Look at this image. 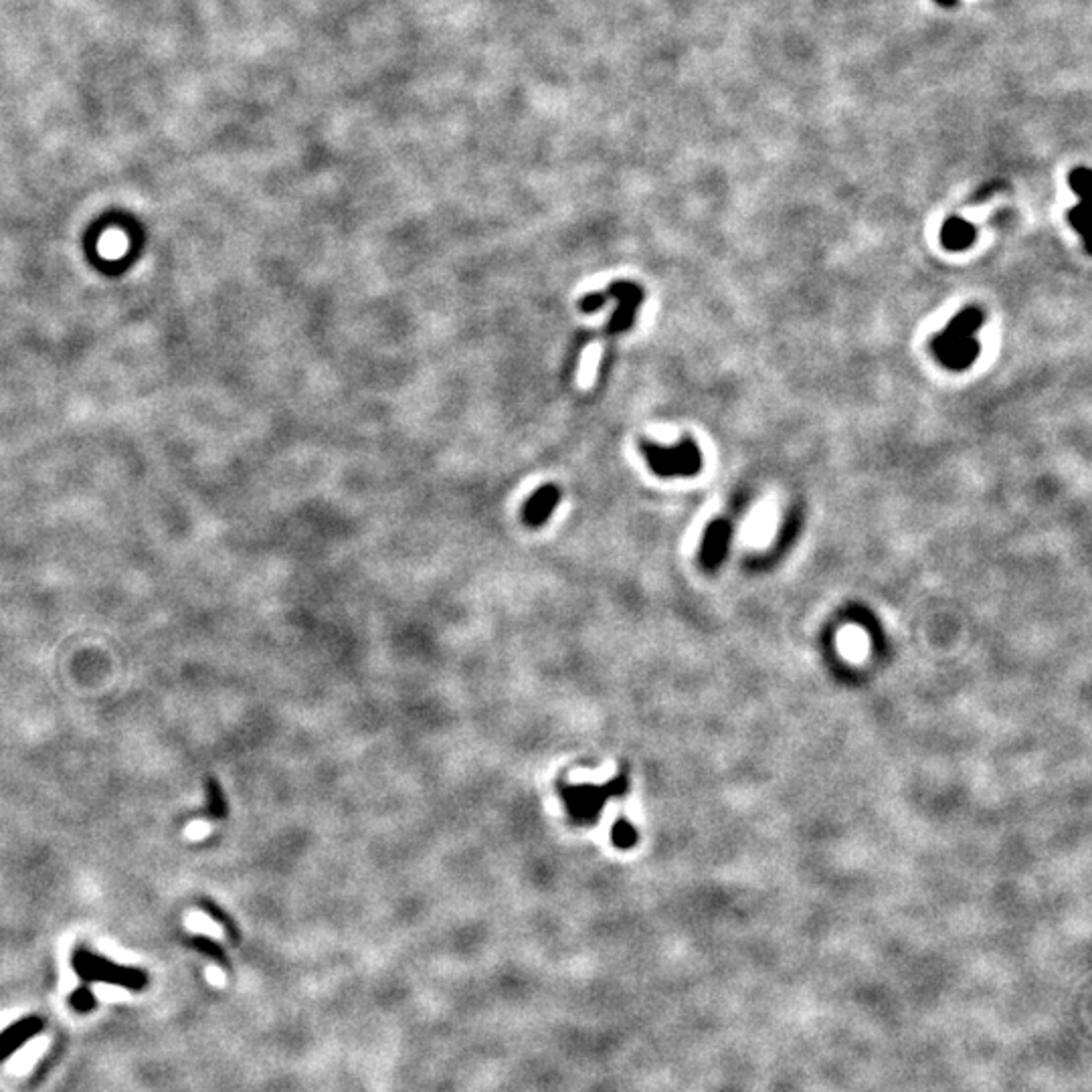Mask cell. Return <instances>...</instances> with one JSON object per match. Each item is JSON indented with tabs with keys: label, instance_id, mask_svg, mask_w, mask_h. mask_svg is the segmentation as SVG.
I'll return each mask as SVG.
<instances>
[{
	"label": "cell",
	"instance_id": "18",
	"mask_svg": "<svg viewBox=\"0 0 1092 1092\" xmlns=\"http://www.w3.org/2000/svg\"><path fill=\"white\" fill-rule=\"evenodd\" d=\"M939 2L946 4V7H950V4H955V0H939Z\"/></svg>",
	"mask_w": 1092,
	"mask_h": 1092
},
{
	"label": "cell",
	"instance_id": "17",
	"mask_svg": "<svg viewBox=\"0 0 1092 1092\" xmlns=\"http://www.w3.org/2000/svg\"><path fill=\"white\" fill-rule=\"evenodd\" d=\"M1070 221H1072L1074 229H1076L1078 233H1082V237H1085V227L1086 222H1089V215H1086L1085 209L1082 207L1072 209V211H1070Z\"/></svg>",
	"mask_w": 1092,
	"mask_h": 1092
},
{
	"label": "cell",
	"instance_id": "7",
	"mask_svg": "<svg viewBox=\"0 0 1092 1092\" xmlns=\"http://www.w3.org/2000/svg\"><path fill=\"white\" fill-rule=\"evenodd\" d=\"M730 538V526L726 520H717L708 526L702 541L700 560L706 568H714L726 555V545Z\"/></svg>",
	"mask_w": 1092,
	"mask_h": 1092
},
{
	"label": "cell",
	"instance_id": "11",
	"mask_svg": "<svg viewBox=\"0 0 1092 1092\" xmlns=\"http://www.w3.org/2000/svg\"><path fill=\"white\" fill-rule=\"evenodd\" d=\"M637 839H640V834L633 828L631 821H627L625 817L615 821L613 828H611V842L619 850H629V847L636 846Z\"/></svg>",
	"mask_w": 1092,
	"mask_h": 1092
},
{
	"label": "cell",
	"instance_id": "10",
	"mask_svg": "<svg viewBox=\"0 0 1092 1092\" xmlns=\"http://www.w3.org/2000/svg\"><path fill=\"white\" fill-rule=\"evenodd\" d=\"M207 789V816L213 820H225L227 817V799L222 793V787L217 779L209 777L204 783Z\"/></svg>",
	"mask_w": 1092,
	"mask_h": 1092
},
{
	"label": "cell",
	"instance_id": "3",
	"mask_svg": "<svg viewBox=\"0 0 1092 1092\" xmlns=\"http://www.w3.org/2000/svg\"><path fill=\"white\" fill-rule=\"evenodd\" d=\"M71 965L73 969H75V973L88 985L96 982H104L111 985H122V987L132 989V991H140V989H144L146 983H148V977H146L142 969L119 967L115 965V963L108 961V959L100 957L97 953H92V950L83 949V946L73 950Z\"/></svg>",
	"mask_w": 1092,
	"mask_h": 1092
},
{
	"label": "cell",
	"instance_id": "8",
	"mask_svg": "<svg viewBox=\"0 0 1092 1092\" xmlns=\"http://www.w3.org/2000/svg\"><path fill=\"white\" fill-rule=\"evenodd\" d=\"M41 1027H43L41 1019L27 1018L23 1019V1022L15 1023L12 1027H8L7 1031H2V1034H0V1060H2L4 1056L11 1054L16 1046H20V1044L25 1042V1040H29L33 1034H37Z\"/></svg>",
	"mask_w": 1092,
	"mask_h": 1092
},
{
	"label": "cell",
	"instance_id": "4",
	"mask_svg": "<svg viewBox=\"0 0 1092 1092\" xmlns=\"http://www.w3.org/2000/svg\"><path fill=\"white\" fill-rule=\"evenodd\" d=\"M644 457L654 474L662 478H682L696 475L702 468V457L696 445L690 439H684L678 447H662L644 441L641 443Z\"/></svg>",
	"mask_w": 1092,
	"mask_h": 1092
},
{
	"label": "cell",
	"instance_id": "1",
	"mask_svg": "<svg viewBox=\"0 0 1092 1092\" xmlns=\"http://www.w3.org/2000/svg\"><path fill=\"white\" fill-rule=\"evenodd\" d=\"M629 789V775L627 771H621L613 781L605 785H591V783H581V785H567L560 783L559 795L564 801L568 820L575 825H593L601 816L603 807L609 799L625 798Z\"/></svg>",
	"mask_w": 1092,
	"mask_h": 1092
},
{
	"label": "cell",
	"instance_id": "13",
	"mask_svg": "<svg viewBox=\"0 0 1092 1092\" xmlns=\"http://www.w3.org/2000/svg\"><path fill=\"white\" fill-rule=\"evenodd\" d=\"M200 909H203L204 912H207V914L211 916L213 920H217V923L221 924L222 928H225L227 937H229V939L233 941V943H239V928H237V924H235L233 920H231V916L227 914V912L222 910L221 906L215 905V902H213V901H207V898H204V901H200Z\"/></svg>",
	"mask_w": 1092,
	"mask_h": 1092
},
{
	"label": "cell",
	"instance_id": "9",
	"mask_svg": "<svg viewBox=\"0 0 1092 1092\" xmlns=\"http://www.w3.org/2000/svg\"><path fill=\"white\" fill-rule=\"evenodd\" d=\"M975 237V229L969 222H963L959 218H950L943 229V243L949 249L957 251L963 247H969Z\"/></svg>",
	"mask_w": 1092,
	"mask_h": 1092
},
{
	"label": "cell",
	"instance_id": "5",
	"mask_svg": "<svg viewBox=\"0 0 1092 1092\" xmlns=\"http://www.w3.org/2000/svg\"><path fill=\"white\" fill-rule=\"evenodd\" d=\"M603 294H605L607 299H618V310H615L613 318H611L607 332L619 334L631 328L637 308H640L641 299H644V291L637 288L636 284H631V281H615Z\"/></svg>",
	"mask_w": 1092,
	"mask_h": 1092
},
{
	"label": "cell",
	"instance_id": "2",
	"mask_svg": "<svg viewBox=\"0 0 1092 1092\" xmlns=\"http://www.w3.org/2000/svg\"><path fill=\"white\" fill-rule=\"evenodd\" d=\"M982 312L977 308H967L950 322V326L941 336L935 338L932 350L945 366L961 371L977 358L979 344L973 340V332L982 326Z\"/></svg>",
	"mask_w": 1092,
	"mask_h": 1092
},
{
	"label": "cell",
	"instance_id": "15",
	"mask_svg": "<svg viewBox=\"0 0 1092 1092\" xmlns=\"http://www.w3.org/2000/svg\"><path fill=\"white\" fill-rule=\"evenodd\" d=\"M1089 184H1090L1089 169H1078L1070 174V186L1076 191V195L1085 196L1086 191H1089Z\"/></svg>",
	"mask_w": 1092,
	"mask_h": 1092
},
{
	"label": "cell",
	"instance_id": "12",
	"mask_svg": "<svg viewBox=\"0 0 1092 1092\" xmlns=\"http://www.w3.org/2000/svg\"><path fill=\"white\" fill-rule=\"evenodd\" d=\"M191 946H192V949L199 950V953L207 955L209 959H213V961L218 963L221 967H225V969H229V959H227L225 949H222V946L218 945L217 941L209 939V937H203V935H196L191 939Z\"/></svg>",
	"mask_w": 1092,
	"mask_h": 1092
},
{
	"label": "cell",
	"instance_id": "16",
	"mask_svg": "<svg viewBox=\"0 0 1092 1092\" xmlns=\"http://www.w3.org/2000/svg\"><path fill=\"white\" fill-rule=\"evenodd\" d=\"M605 302H607V298H605V294H603V291H599V294H591V295H586V298L581 299V310L582 312H597V310H601L603 303H605Z\"/></svg>",
	"mask_w": 1092,
	"mask_h": 1092
},
{
	"label": "cell",
	"instance_id": "6",
	"mask_svg": "<svg viewBox=\"0 0 1092 1092\" xmlns=\"http://www.w3.org/2000/svg\"><path fill=\"white\" fill-rule=\"evenodd\" d=\"M559 502H560V488L555 486V483H546V486L538 488V490L530 496L528 502L524 504L522 520H524V524L530 526V528H541L542 524H546L548 516L552 514V510L559 506Z\"/></svg>",
	"mask_w": 1092,
	"mask_h": 1092
},
{
	"label": "cell",
	"instance_id": "14",
	"mask_svg": "<svg viewBox=\"0 0 1092 1092\" xmlns=\"http://www.w3.org/2000/svg\"><path fill=\"white\" fill-rule=\"evenodd\" d=\"M71 1008L79 1013H88L96 1008V997H93L92 989H89L88 983H83L81 987H77L75 991L71 993L70 997Z\"/></svg>",
	"mask_w": 1092,
	"mask_h": 1092
}]
</instances>
